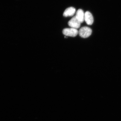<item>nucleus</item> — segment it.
<instances>
[{
  "label": "nucleus",
  "mask_w": 121,
  "mask_h": 121,
  "mask_svg": "<svg viewBox=\"0 0 121 121\" xmlns=\"http://www.w3.org/2000/svg\"><path fill=\"white\" fill-rule=\"evenodd\" d=\"M92 30L87 27L81 28L78 31L79 36L82 38H86L89 37L92 33Z\"/></svg>",
  "instance_id": "f257e3e1"
},
{
  "label": "nucleus",
  "mask_w": 121,
  "mask_h": 121,
  "mask_svg": "<svg viewBox=\"0 0 121 121\" xmlns=\"http://www.w3.org/2000/svg\"><path fill=\"white\" fill-rule=\"evenodd\" d=\"M63 33L66 36L75 37L78 35V31L76 29L67 28L63 30Z\"/></svg>",
  "instance_id": "f03ea898"
},
{
  "label": "nucleus",
  "mask_w": 121,
  "mask_h": 121,
  "mask_svg": "<svg viewBox=\"0 0 121 121\" xmlns=\"http://www.w3.org/2000/svg\"><path fill=\"white\" fill-rule=\"evenodd\" d=\"M68 24L71 27L77 29L80 27L81 23L79 21L76 17L74 16L68 22Z\"/></svg>",
  "instance_id": "7ed1b4c3"
},
{
  "label": "nucleus",
  "mask_w": 121,
  "mask_h": 121,
  "mask_svg": "<svg viewBox=\"0 0 121 121\" xmlns=\"http://www.w3.org/2000/svg\"><path fill=\"white\" fill-rule=\"evenodd\" d=\"M84 21L88 25H91L94 22L93 15L90 12L87 11L84 13Z\"/></svg>",
  "instance_id": "20e7f679"
},
{
  "label": "nucleus",
  "mask_w": 121,
  "mask_h": 121,
  "mask_svg": "<svg viewBox=\"0 0 121 121\" xmlns=\"http://www.w3.org/2000/svg\"><path fill=\"white\" fill-rule=\"evenodd\" d=\"M76 12V9L73 7H71L68 8L64 12L63 16L65 17L72 16Z\"/></svg>",
  "instance_id": "39448f33"
},
{
  "label": "nucleus",
  "mask_w": 121,
  "mask_h": 121,
  "mask_svg": "<svg viewBox=\"0 0 121 121\" xmlns=\"http://www.w3.org/2000/svg\"><path fill=\"white\" fill-rule=\"evenodd\" d=\"M76 17L81 23H83L84 20V13L82 9H79L76 12Z\"/></svg>",
  "instance_id": "423d86ee"
}]
</instances>
